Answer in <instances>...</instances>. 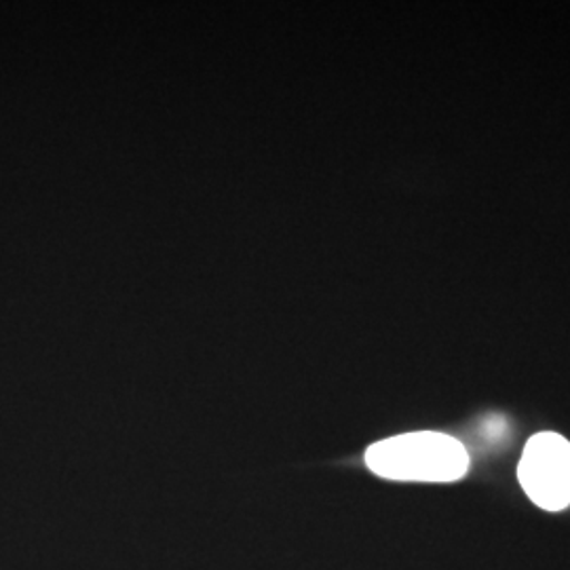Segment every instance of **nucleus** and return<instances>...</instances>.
<instances>
[{"mask_svg":"<svg viewBox=\"0 0 570 570\" xmlns=\"http://www.w3.org/2000/svg\"><path fill=\"white\" fill-rule=\"evenodd\" d=\"M366 465L385 480L450 484L468 475L469 452L449 433L410 431L372 444Z\"/></svg>","mask_w":570,"mask_h":570,"instance_id":"nucleus-1","label":"nucleus"},{"mask_svg":"<svg viewBox=\"0 0 570 570\" xmlns=\"http://www.w3.org/2000/svg\"><path fill=\"white\" fill-rule=\"evenodd\" d=\"M520 487L543 511L570 508V442L556 431L534 433L518 463Z\"/></svg>","mask_w":570,"mask_h":570,"instance_id":"nucleus-2","label":"nucleus"}]
</instances>
